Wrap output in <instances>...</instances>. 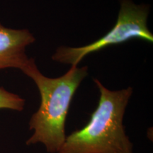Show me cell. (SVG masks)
I'll list each match as a JSON object with an SVG mask.
<instances>
[{
  "label": "cell",
  "instance_id": "cell-1",
  "mask_svg": "<svg viewBox=\"0 0 153 153\" xmlns=\"http://www.w3.org/2000/svg\"><path fill=\"white\" fill-rule=\"evenodd\" d=\"M23 72L33 79L41 95V105L29 121L33 134L26 145L42 143L48 152L57 153L66 139L65 123L69 108L78 87L88 75L87 66L72 68L64 75L47 77L39 71L32 58Z\"/></svg>",
  "mask_w": 153,
  "mask_h": 153
},
{
  "label": "cell",
  "instance_id": "cell-2",
  "mask_svg": "<svg viewBox=\"0 0 153 153\" xmlns=\"http://www.w3.org/2000/svg\"><path fill=\"white\" fill-rule=\"evenodd\" d=\"M93 80L100 93L97 108L85 127L66 137L57 153H133L123 123L133 89L111 91Z\"/></svg>",
  "mask_w": 153,
  "mask_h": 153
},
{
  "label": "cell",
  "instance_id": "cell-3",
  "mask_svg": "<svg viewBox=\"0 0 153 153\" xmlns=\"http://www.w3.org/2000/svg\"><path fill=\"white\" fill-rule=\"evenodd\" d=\"M149 11L148 4H136L133 0H120L117 22L110 31L100 39L85 46L58 48L52 59L56 62L77 66L80 61L90 53L110 45L123 43L132 38L152 43V33L147 25Z\"/></svg>",
  "mask_w": 153,
  "mask_h": 153
},
{
  "label": "cell",
  "instance_id": "cell-4",
  "mask_svg": "<svg viewBox=\"0 0 153 153\" xmlns=\"http://www.w3.org/2000/svg\"><path fill=\"white\" fill-rule=\"evenodd\" d=\"M36 41L27 29H12L0 24V70L16 68L23 72L31 61L26 48Z\"/></svg>",
  "mask_w": 153,
  "mask_h": 153
},
{
  "label": "cell",
  "instance_id": "cell-5",
  "mask_svg": "<svg viewBox=\"0 0 153 153\" xmlns=\"http://www.w3.org/2000/svg\"><path fill=\"white\" fill-rule=\"evenodd\" d=\"M25 106V99L16 94L9 92L0 87V109H10L22 111Z\"/></svg>",
  "mask_w": 153,
  "mask_h": 153
}]
</instances>
